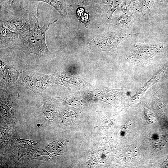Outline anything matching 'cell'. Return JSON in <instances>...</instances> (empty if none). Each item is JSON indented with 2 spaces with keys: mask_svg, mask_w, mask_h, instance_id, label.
<instances>
[{
  "mask_svg": "<svg viewBox=\"0 0 168 168\" xmlns=\"http://www.w3.org/2000/svg\"><path fill=\"white\" fill-rule=\"evenodd\" d=\"M37 17H35L34 27L25 35L20 36L14 49L20 50L26 54H35L40 58L45 59L48 58L51 54L46 43V32L49 26L57 20L45 24L41 27L40 26L37 7Z\"/></svg>",
  "mask_w": 168,
  "mask_h": 168,
  "instance_id": "obj_1",
  "label": "cell"
},
{
  "mask_svg": "<svg viewBox=\"0 0 168 168\" xmlns=\"http://www.w3.org/2000/svg\"><path fill=\"white\" fill-rule=\"evenodd\" d=\"M130 36L129 33L117 27L96 35L90 40V44L96 51L114 52L120 43Z\"/></svg>",
  "mask_w": 168,
  "mask_h": 168,
  "instance_id": "obj_2",
  "label": "cell"
},
{
  "mask_svg": "<svg viewBox=\"0 0 168 168\" xmlns=\"http://www.w3.org/2000/svg\"><path fill=\"white\" fill-rule=\"evenodd\" d=\"M164 47L161 43L135 44L126 54V58L136 65H147L152 63L154 57Z\"/></svg>",
  "mask_w": 168,
  "mask_h": 168,
  "instance_id": "obj_3",
  "label": "cell"
},
{
  "mask_svg": "<svg viewBox=\"0 0 168 168\" xmlns=\"http://www.w3.org/2000/svg\"><path fill=\"white\" fill-rule=\"evenodd\" d=\"M16 83L20 88L29 90L37 96L53 84L50 75L27 71L21 72Z\"/></svg>",
  "mask_w": 168,
  "mask_h": 168,
  "instance_id": "obj_4",
  "label": "cell"
},
{
  "mask_svg": "<svg viewBox=\"0 0 168 168\" xmlns=\"http://www.w3.org/2000/svg\"><path fill=\"white\" fill-rule=\"evenodd\" d=\"M35 16L27 14L26 11L17 14H8L2 20L4 26L11 30L18 33L21 36L27 34L32 29L35 22Z\"/></svg>",
  "mask_w": 168,
  "mask_h": 168,
  "instance_id": "obj_5",
  "label": "cell"
},
{
  "mask_svg": "<svg viewBox=\"0 0 168 168\" xmlns=\"http://www.w3.org/2000/svg\"><path fill=\"white\" fill-rule=\"evenodd\" d=\"M131 14L136 18L150 17L154 15L159 6L156 0H131Z\"/></svg>",
  "mask_w": 168,
  "mask_h": 168,
  "instance_id": "obj_6",
  "label": "cell"
},
{
  "mask_svg": "<svg viewBox=\"0 0 168 168\" xmlns=\"http://www.w3.org/2000/svg\"><path fill=\"white\" fill-rule=\"evenodd\" d=\"M0 89H6L16 82L20 73L13 65L0 58Z\"/></svg>",
  "mask_w": 168,
  "mask_h": 168,
  "instance_id": "obj_7",
  "label": "cell"
},
{
  "mask_svg": "<svg viewBox=\"0 0 168 168\" xmlns=\"http://www.w3.org/2000/svg\"><path fill=\"white\" fill-rule=\"evenodd\" d=\"M0 47L9 49H14L20 35L5 27L2 20H0Z\"/></svg>",
  "mask_w": 168,
  "mask_h": 168,
  "instance_id": "obj_8",
  "label": "cell"
},
{
  "mask_svg": "<svg viewBox=\"0 0 168 168\" xmlns=\"http://www.w3.org/2000/svg\"><path fill=\"white\" fill-rule=\"evenodd\" d=\"M28 0H0L1 11L8 14H17L26 11L24 5Z\"/></svg>",
  "mask_w": 168,
  "mask_h": 168,
  "instance_id": "obj_9",
  "label": "cell"
},
{
  "mask_svg": "<svg viewBox=\"0 0 168 168\" xmlns=\"http://www.w3.org/2000/svg\"><path fill=\"white\" fill-rule=\"evenodd\" d=\"M166 67V66L152 77L148 82L137 91L133 97L128 99V106L139 101L143 97L147 90L159 81L164 73Z\"/></svg>",
  "mask_w": 168,
  "mask_h": 168,
  "instance_id": "obj_10",
  "label": "cell"
},
{
  "mask_svg": "<svg viewBox=\"0 0 168 168\" xmlns=\"http://www.w3.org/2000/svg\"><path fill=\"white\" fill-rule=\"evenodd\" d=\"M136 17L132 14L123 13L116 20L115 22L117 27L129 33L133 27L134 19Z\"/></svg>",
  "mask_w": 168,
  "mask_h": 168,
  "instance_id": "obj_11",
  "label": "cell"
},
{
  "mask_svg": "<svg viewBox=\"0 0 168 168\" xmlns=\"http://www.w3.org/2000/svg\"><path fill=\"white\" fill-rule=\"evenodd\" d=\"M68 0H33L46 3L54 8L60 14L63 19L66 17L67 15V3Z\"/></svg>",
  "mask_w": 168,
  "mask_h": 168,
  "instance_id": "obj_12",
  "label": "cell"
},
{
  "mask_svg": "<svg viewBox=\"0 0 168 168\" xmlns=\"http://www.w3.org/2000/svg\"><path fill=\"white\" fill-rule=\"evenodd\" d=\"M123 0H105V15L106 20L110 21L114 12L120 6Z\"/></svg>",
  "mask_w": 168,
  "mask_h": 168,
  "instance_id": "obj_13",
  "label": "cell"
},
{
  "mask_svg": "<svg viewBox=\"0 0 168 168\" xmlns=\"http://www.w3.org/2000/svg\"><path fill=\"white\" fill-rule=\"evenodd\" d=\"M85 11L84 8L79 7L77 10V14L78 19L83 23L86 27H87L90 24V19L89 14Z\"/></svg>",
  "mask_w": 168,
  "mask_h": 168,
  "instance_id": "obj_14",
  "label": "cell"
},
{
  "mask_svg": "<svg viewBox=\"0 0 168 168\" xmlns=\"http://www.w3.org/2000/svg\"><path fill=\"white\" fill-rule=\"evenodd\" d=\"M120 6L123 13L131 14L132 5L131 0H123Z\"/></svg>",
  "mask_w": 168,
  "mask_h": 168,
  "instance_id": "obj_15",
  "label": "cell"
},
{
  "mask_svg": "<svg viewBox=\"0 0 168 168\" xmlns=\"http://www.w3.org/2000/svg\"><path fill=\"white\" fill-rule=\"evenodd\" d=\"M98 0H78L79 4L80 5L86 6L97 1Z\"/></svg>",
  "mask_w": 168,
  "mask_h": 168,
  "instance_id": "obj_16",
  "label": "cell"
},
{
  "mask_svg": "<svg viewBox=\"0 0 168 168\" xmlns=\"http://www.w3.org/2000/svg\"><path fill=\"white\" fill-rule=\"evenodd\" d=\"M159 7L168 4V0H156Z\"/></svg>",
  "mask_w": 168,
  "mask_h": 168,
  "instance_id": "obj_17",
  "label": "cell"
},
{
  "mask_svg": "<svg viewBox=\"0 0 168 168\" xmlns=\"http://www.w3.org/2000/svg\"><path fill=\"white\" fill-rule=\"evenodd\" d=\"M28 0L30 2L33 1V0Z\"/></svg>",
  "mask_w": 168,
  "mask_h": 168,
  "instance_id": "obj_18",
  "label": "cell"
}]
</instances>
